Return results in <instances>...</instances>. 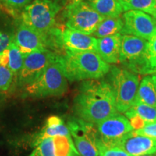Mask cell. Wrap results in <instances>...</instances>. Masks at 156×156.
<instances>
[{
	"label": "cell",
	"mask_w": 156,
	"mask_h": 156,
	"mask_svg": "<svg viewBox=\"0 0 156 156\" xmlns=\"http://www.w3.org/2000/svg\"><path fill=\"white\" fill-rule=\"evenodd\" d=\"M73 109L77 118L93 124L118 112L110 85L97 80H87L81 84Z\"/></svg>",
	"instance_id": "1"
},
{
	"label": "cell",
	"mask_w": 156,
	"mask_h": 156,
	"mask_svg": "<svg viewBox=\"0 0 156 156\" xmlns=\"http://www.w3.org/2000/svg\"><path fill=\"white\" fill-rule=\"evenodd\" d=\"M64 75L70 82L98 80L108 73L110 64L95 51H73L65 49L58 56Z\"/></svg>",
	"instance_id": "2"
},
{
	"label": "cell",
	"mask_w": 156,
	"mask_h": 156,
	"mask_svg": "<svg viewBox=\"0 0 156 156\" xmlns=\"http://www.w3.org/2000/svg\"><path fill=\"white\" fill-rule=\"evenodd\" d=\"M147 44V40L140 37L129 34L122 35L119 62L135 74H156V70L152 67L148 56Z\"/></svg>",
	"instance_id": "3"
},
{
	"label": "cell",
	"mask_w": 156,
	"mask_h": 156,
	"mask_svg": "<svg viewBox=\"0 0 156 156\" xmlns=\"http://www.w3.org/2000/svg\"><path fill=\"white\" fill-rule=\"evenodd\" d=\"M58 54L44 73L32 83L26 85L25 93L29 96L44 98L59 96L67 90V79L60 64Z\"/></svg>",
	"instance_id": "4"
},
{
	"label": "cell",
	"mask_w": 156,
	"mask_h": 156,
	"mask_svg": "<svg viewBox=\"0 0 156 156\" xmlns=\"http://www.w3.org/2000/svg\"><path fill=\"white\" fill-rule=\"evenodd\" d=\"M108 82L114 93L117 112L124 113L131 108L137 93L140 77L129 70L111 67Z\"/></svg>",
	"instance_id": "5"
},
{
	"label": "cell",
	"mask_w": 156,
	"mask_h": 156,
	"mask_svg": "<svg viewBox=\"0 0 156 156\" xmlns=\"http://www.w3.org/2000/svg\"><path fill=\"white\" fill-rule=\"evenodd\" d=\"M61 7L52 0H34L24 8L22 21L42 34L54 28L56 15Z\"/></svg>",
	"instance_id": "6"
},
{
	"label": "cell",
	"mask_w": 156,
	"mask_h": 156,
	"mask_svg": "<svg viewBox=\"0 0 156 156\" xmlns=\"http://www.w3.org/2000/svg\"><path fill=\"white\" fill-rule=\"evenodd\" d=\"M64 17L67 28L91 35L104 17L85 1L66 6Z\"/></svg>",
	"instance_id": "7"
},
{
	"label": "cell",
	"mask_w": 156,
	"mask_h": 156,
	"mask_svg": "<svg viewBox=\"0 0 156 156\" xmlns=\"http://www.w3.org/2000/svg\"><path fill=\"white\" fill-rule=\"evenodd\" d=\"M57 55L55 52L46 49L37 51L25 56L23 67L18 73L19 85L26 86L38 79Z\"/></svg>",
	"instance_id": "8"
},
{
	"label": "cell",
	"mask_w": 156,
	"mask_h": 156,
	"mask_svg": "<svg viewBox=\"0 0 156 156\" xmlns=\"http://www.w3.org/2000/svg\"><path fill=\"white\" fill-rule=\"evenodd\" d=\"M95 126L100 134L104 149L117 147L123 136L133 130L127 118L119 112L101 121Z\"/></svg>",
	"instance_id": "9"
},
{
	"label": "cell",
	"mask_w": 156,
	"mask_h": 156,
	"mask_svg": "<svg viewBox=\"0 0 156 156\" xmlns=\"http://www.w3.org/2000/svg\"><path fill=\"white\" fill-rule=\"evenodd\" d=\"M124 27L121 34H129L150 40L156 31V19L138 10L125 12L122 16Z\"/></svg>",
	"instance_id": "10"
},
{
	"label": "cell",
	"mask_w": 156,
	"mask_h": 156,
	"mask_svg": "<svg viewBox=\"0 0 156 156\" xmlns=\"http://www.w3.org/2000/svg\"><path fill=\"white\" fill-rule=\"evenodd\" d=\"M14 41L24 56L37 51L48 49L46 34H41L23 21L17 25Z\"/></svg>",
	"instance_id": "11"
},
{
	"label": "cell",
	"mask_w": 156,
	"mask_h": 156,
	"mask_svg": "<svg viewBox=\"0 0 156 156\" xmlns=\"http://www.w3.org/2000/svg\"><path fill=\"white\" fill-rule=\"evenodd\" d=\"M117 147L130 156L153 155L156 154V140L131 132L123 136Z\"/></svg>",
	"instance_id": "12"
},
{
	"label": "cell",
	"mask_w": 156,
	"mask_h": 156,
	"mask_svg": "<svg viewBox=\"0 0 156 156\" xmlns=\"http://www.w3.org/2000/svg\"><path fill=\"white\" fill-rule=\"evenodd\" d=\"M85 122L79 118L69 120L67 126L75 140V146L81 156H99V151L85 132Z\"/></svg>",
	"instance_id": "13"
},
{
	"label": "cell",
	"mask_w": 156,
	"mask_h": 156,
	"mask_svg": "<svg viewBox=\"0 0 156 156\" xmlns=\"http://www.w3.org/2000/svg\"><path fill=\"white\" fill-rule=\"evenodd\" d=\"M64 48L73 51L97 52L98 38L79 31L66 28L62 33Z\"/></svg>",
	"instance_id": "14"
},
{
	"label": "cell",
	"mask_w": 156,
	"mask_h": 156,
	"mask_svg": "<svg viewBox=\"0 0 156 156\" xmlns=\"http://www.w3.org/2000/svg\"><path fill=\"white\" fill-rule=\"evenodd\" d=\"M122 34L98 38L97 53L108 64L119 62V51Z\"/></svg>",
	"instance_id": "15"
},
{
	"label": "cell",
	"mask_w": 156,
	"mask_h": 156,
	"mask_svg": "<svg viewBox=\"0 0 156 156\" xmlns=\"http://www.w3.org/2000/svg\"><path fill=\"white\" fill-rule=\"evenodd\" d=\"M63 135L70 136V132L67 126L64 124V122L60 117L57 116H51L46 121V126L36 138L34 145L37 146L47 137H54L55 136Z\"/></svg>",
	"instance_id": "16"
},
{
	"label": "cell",
	"mask_w": 156,
	"mask_h": 156,
	"mask_svg": "<svg viewBox=\"0 0 156 156\" xmlns=\"http://www.w3.org/2000/svg\"><path fill=\"white\" fill-rule=\"evenodd\" d=\"M134 101L156 108V86L153 75L145 76L142 80Z\"/></svg>",
	"instance_id": "17"
},
{
	"label": "cell",
	"mask_w": 156,
	"mask_h": 156,
	"mask_svg": "<svg viewBox=\"0 0 156 156\" xmlns=\"http://www.w3.org/2000/svg\"><path fill=\"white\" fill-rule=\"evenodd\" d=\"M123 27L124 21L121 16L105 17L98 25L93 36L96 38H101L121 34Z\"/></svg>",
	"instance_id": "18"
},
{
	"label": "cell",
	"mask_w": 156,
	"mask_h": 156,
	"mask_svg": "<svg viewBox=\"0 0 156 156\" xmlns=\"http://www.w3.org/2000/svg\"><path fill=\"white\" fill-rule=\"evenodd\" d=\"M98 14L105 17L121 16L123 9L117 0H84Z\"/></svg>",
	"instance_id": "19"
},
{
	"label": "cell",
	"mask_w": 156,
	"mask_h": 156,
	"mask_svg": "<svg viewBox=\"0 0 156 156\" xmlns=\"http://www.w3.org/2000/svg\"><path fill=\"white\" fill-rule=\"evenodd\" d=\"M123 11L138 10L151 15L156 19L155 0H117Z\"/></svg>",
	"instance_id": "20"
},
{
	"label": "cell",
	"mask_w": 156,
	"mask_h": 156,
	"mask_svg": "<svg viewBox=\"0 0 156 156\" xmlns=\"http://www.w3.org/2000/svg\"><path fill=\"white\" fill-rule=\"evenodd\" d=\"M55 156H80L70 136L58 135L53 137Z\"/></svg>",
	"instance_id": "21"
},
{
	"label": "cell",
	"mask_w": 156,
	"mask_h": 156,
	"mask_svg": "<svg viewBox=\"0 0 156 156\" xmlns=\"http://www.w3.org/2000/svg\"><path fill=\"white\" fill-rule=\"evenodd\" d=\"M7 56H8V62L7 67L9 68L14 74L20 73L23 67L24 56L20 51L18 46L15 44L14 40L11 43L7 49Z\"/></svg>",
	"instance_id": "22"
},
{
	"label": "cell",
	"mask_w": 156,
	"mask_h": 156,
	"mask_svg": "<svg viewBox=\"0 0 156 156\" xmlns=\"http://www.w3.org/2000/svg\"><path fill=\"white\" fill-rule=\"evenodd\" d=\"M142 117L146 123H156V108L140 101H134L131 108H129Z\"/></svg>",
	"instance_id": "23"
},
{
	"label": "cell",
	"mask_w": 156,
	"mask_h": 156,
	"mask_svg": "<svg viewBox=\"0 0 156 156\" xmlns=\"http://www.w3.org/2000/svg\"><path fill=\"white\" fill-rule=\"evenodd\" d=\"M33 156H55L53 137H47L37 145Z\"/></svg>",
	"instance_id": "24"
},
{
	"label": "cell",
	"mask_w": 156,
	"mask_h": 156,
	"mask_svg": "<svg viewBox=\"0 0 156 156\" xmlns=\"http://www.w3.org/2000/svg\"><path fill=\"white\" fill-rule=\"evenodd\" d=\"M14 73L7 67L0 65V91H5L10 87Z\"/></svg>",
	"instance_id": "25"
},
{
	"label": "cell",
	"mask_w": 156,
	"mask_h": 156,
	"mask_svg": "<svg viewBox=\"0 0 156 156\" xmlns=\"http://www.w3.org/2000/svg\"><path fill=\"white\" fill-rule=\"evenodd\" d=\"M12 32L5 28H0V55L7 49L9 46L14 40Z\"/></svg>",
	"instance_id": "26"
},
{
	"label": "cell",
	"mask_w": 156,
	"mask_h": 156,
	"mask_svg": "<svg viewBox=\"0 0 156 156\" xmlns=\"http://www.w3.org/2000/svg\"><path fill=\"white\" fill-rule=\"evenodd\" d=\"M124 114H125L126 118L129 119V122L133 129H141L147 124L142 117H140L139 115L135 114L134 112H132L129 109H128L126 112H124Z\"/></svg>",
	"instance_id": "27"
},
{
	"label": "cell",
	"mask_w": 156,
	"mask_h": 156,
	"mask_svg": "<svg viewBox=\"0 0 156 156\" xmlns=\"http://www.w3.org/2000/svg\"><path fill=\"white\" fill-rule=\"evenodd\" d=\"M147 54L153 69L156 70V31L150 40H148Z\"/></svg>",
	"instance_id": "28"
},
{
	"label": "cell",
	"mask_w": 156,
	"mask_h": 156,
	"mask_svg": "<svg viewBox=\"0 0 156 156\" xmlns=\"http://www.w3.org/2000/svg\"><path fill=\"white\" fill-rule=\"evenodd\" d=\"M136 134L156 140V123H147L141 129L135 130Z\"/></svg>",
	"instance_id": "29"
},
{
	"label": "cell",
	"mask_w": 156,
	"mask_h": 156,
	"mask_svg": "<svg viewBox=\"0 0 156 156\" xmlns=\"http://www.w3.org/2000/svg\"><path fill=\"white\" fill-rule=\"evenodd\" d=\"M0 2L9 8L20 9L25 8L31 2V0H0Z\"/></svg>",
	"instance_id": "30"
},
{
	"label": "cell",
	"mask_w": 156,
	"mask_h": 156,
	"mask_svg": "<svg viewBox=\"0 0 156 156\" xmlns=\"http://www.w3.org/2000/svg\"><path fill=\"white\" fill-rule=\"evenodd\" d=\"M99 156H130L119 147H113L102 150L99 152Z\"/></svg>",
	"instance_id": "31"
},
{
	"label": "cell",
	"mask_w": 156,
	"mask_h": 156,
	"mask_svg": "<svg viewBox=\"0 0 156 156\" xmlns=\"http://www.w3.org/2000/svg\"><path fill=\"white\" fill-rule=\"evenodd\" d=\"M52 1H54V2L56 3L58 6H60V7H61V6H62V5L67 6V2L69 0H52Z\"/></svg>",
	"instance_id": "32"
},
{
	"label": "cell",
	"mask_w": 156,
	"mask_h": 156,
	"mask_svg": "<svg viewBox=\"0 0 156 156\" xmlns=\"http://www.w3.org/2000/svg\"><path fill=\"white\" fill-rule=\"evenodd\" d=\"M81 1H83V0H69L67 2V5H71V4H75V3H77V2H80Z\"/></svg>",
	"instance_id": "33"
},
{
	"label": "cell",
	"mask_w": 156,
	"mask_h": 156,
	"mask_svg": "<svg viewBox=\"0 0 156 156\" xmlns=\"http://www.w3.org/2000/svg\"><path fill=\"white\" fill-rule=\"evenodd\" d=\"M153 77L154 81H155V86H156V74H154V75H153Z\"/></svg>",
	"instance_id": "34"
},
{
	"label": "cell",
	"mask_w": 156,
	"mask_h": 156,
	"mask_svg": "<svg viewBox=\"0 0 156 156\" xmlns=\"http://www.w3.org/2000/svg\"><path fill=\"white\" fill-rule=\"evenodd\" d=\"M139 156H156V155H142Z\"/></svg>",
	"instance_id": "35"
},
{
	"label": "cell",
	"mask_w": 156,
	"mask_h": 156,
	"mask_svg": "<svg viewBox=\"0 0 156 156\" xmlns=\"http://www.w3.org/2000/svg\"><path fill=\"white\" fill-rule=\"evenodd\" d=\"M155 3H156V0H155Z\"/></svg>",
	"instance_id": "36"
}]
</instances>
